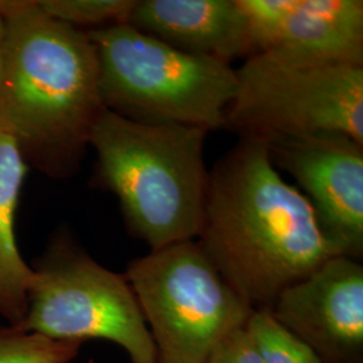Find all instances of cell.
Instances as JSON below:
<instances>
[{"instance_id":"cell-1","label":"cell","mask_w":363,"mask_h":363,"mask_svg":"<svg viewBox=\"0 0 363 363\" xmlns=\"http://www.w3.org/2000/svg\"><path fill=\"white\" fill-rule=\"evenodd\" d=\"M198 241L256 310L327 259L342 256L298 187L274 167L265 138L247 136L208 171Z\"/></svg>"},{"instance_id":"cell-14","label":"cell","mask_w":363,"mask_h":363,"mask_svg":"<svg viewBox=\"0 0 363 363\" xmlns=\"http://www.w3.org/2000/svg\"><path fill=\"white\" fill-rule=\"evenodd\" d=\"M136 0H38L39 9L62 23L81 30L127 23Z\"/></svg>"},{"instance_id":"cell-16","label":"cell","mask_w":363,"mask_h":363,"mask_svg":"<svg viewBox=\"0 0 363 363\" xmlns=\"http://www.w3.org/2000/svg\"><path fill=\"white\" fill-rule=\"evenodd\" d=\"M206 363H265L247 325L226 337Z\"/></svg>"},{"instance_id":"cell-5","label":"cell","mask_w":363,"mask_h":363,"mask_svg":"<svg viewBox=\"0 0 363 363\" xmlns=\"http://www.w3.org/2000/svg\"><path fill=\"white\" fill-rule=\"evenodd\" d=\"M225 128L241 138L342 133L363 144V62L288 50L247 57Z\"/></svg>"},{"instance_id":"cell-2","label":"cell","mask_w":363,"mask_h":363,"mask_svg":"<svg viewBox=\"0 0 363 363\" xmlns=\"http://www.w3.org/2000/svg\"><path fill=\"white\" fill-rule=\"evenodd\" d=\"M6 42L0 67V132L27 167L52 179L79 169L104 111L99 62L88 33L31 0H0Z\"/></svg>"},{"instance_id":"cell-15","label":"cell","mask_w":363,"mask_h":363,"mask_svg":"<svg viewBox=\"0 0 363 363\" xmlns=\"http://www.w3.org/2000/svg\"><path fill=\"white\" fill-rule=\"evenodd\" d=\"M247 328L265 363H322L308 346L288 333L268 310L253 311Z\"/></svg>"},{"instance_id":"cell-17","label":"cell","mask_w":363,"mask_h":363,"mask_svg":"<svg viewBox=\"0 0 363 363\" xmlns=\"http://www.w3.org/2000/svg\"><path fill=\"white\" fill-rule=\"evenodd\" d=\"M6 22L4 18L0 15V67H1V58H3V49H4V42H6Z\"/></svg>"},{"instance_id":"cell-4","label":"cell","mask_w":363,"mask_h":363,"mask_svg":"<svg viewBox=\"0 0 363 363\" xmlns=\"http://www.w3.org/2000/svg\"><path fill=\"white\" fill-rule=\"evenodd\" d=\"M86 33L96 48L104 109L144 124L225 128L237 88L230 64L182 52L128 23Z\"/></svg>"},{"instance_id":"cell-9","label":"cell","mask_w":363,"mask_h":363,"mask_svg":"<svg viewBox=\"0 0 363 363\" xmlns=\"http://www.w3.org/2000/svg\"><path fill=\"white\" fill-rule=\"evenodd\" d=\"M322 363H363V267L327 259L284 289L269 310Z\"/></svg>"},{"instance_id":"cell-12","label":"cell","mask_w":363,"mask_h":363,"mask_svg":"<svg viewBox=\"0 0 363 363\" xmlns=\"http://www.w3.org/2000/svg\"><path fill=\"white\" fill-rule=\"evenodd\" d=\"M28 167L10 136L0 132V313L18 327L27 310L33 268L15 240V213Z\"/></svg>"},{"instance_id":"cell-8","label":"cell","mask_w":363,"mask_h":363,"mask_svg":"<svg viewBox=\"0 0 363 363\" xmlns=\"http://www.w3.org/2000/svg\"><path fill=\"white\" fill-rule=\"evenodd\" d=\"M274 167L308 199L342 256L363 255V144L342 133L268 139Z\"/></svg>"},{"instance_id":"cell-11","label":"cell","mask_w":363,"mask_h":363,"mask_svg":"<svg viewBox=\"0 0 363 363\" xmlns=\"http://www.w3.org/2000/svg\"><path fill=\"white\" fill-rule=\"evenodd\" d=\"M127 23L178 50L225 64L255 54L238 0H136Z\"/></svg>"},{"instance_id":"cell-10","label":"cell","mask_w":363,"mask_h":363,"mask_svg":"<svg viewBox=\"0 0 363 363\" xmlns=\"http://www.w3.org/2000/svg\"><path fill=\"white\" fill-rule=\"evenodd\" d=\"M255 52L363 62L362 0H238Z\"/></svg>"},{"instance_id":"cell-3","label":"cell","mask_w":363,"mask_h":363,"mask_svg":"<svg viewBox=\"0 0 363 363\" xmlns=\"http://www.w3.org/2000/svg\"><path fill=\"white\" fill-rule=\"evenodd\" d=\"M208 133L182 124L136 123L106 109L93 127V182L116 195L130 233L151 250L201 234Z\"/></svg>"},{"instance_id":"cell-7","label":"cell","mask_w":363,"mask_h":363,"mask_svg":"<svg viewBox=\"0 0 363 363\" xmlns=\"http://www.w3.org/2000/svg\"><path fill=\"white\" fill-rule=\"evenodd\" d=\"M16 328L57 340L104 339L128 352L132 363H157L155 343L124 274L91 259L66 234L38 265Z\"/></svg>"},{"instance_id":"cell-6","label":"cell","mask_w":363,"mask_h":363,"mask_svg":"<svg viewBox=\"0 0 363 363\" xmlns=\"http://www.w3.org/2000/svg\"><path fill=\"white\" fill-rule=\"evenodd\" d=\"M124 276L154 339L157 363H206L255 311L198 240L132 259Z\"/></svg>"},{"instance_id":"cell-13","label":"cell","mask_w":363,"mask_h":363,"mask_svg":"<svg viewBox=\"0 0 363 363\" xmlns=\"http://www.w3.org/2000/svg\"><path fill=\"white\" fill-rule=\"evenodd\" d=\"M82 343L0 325V363H69L77 357Z\"/></svg>"}]
</instances>
